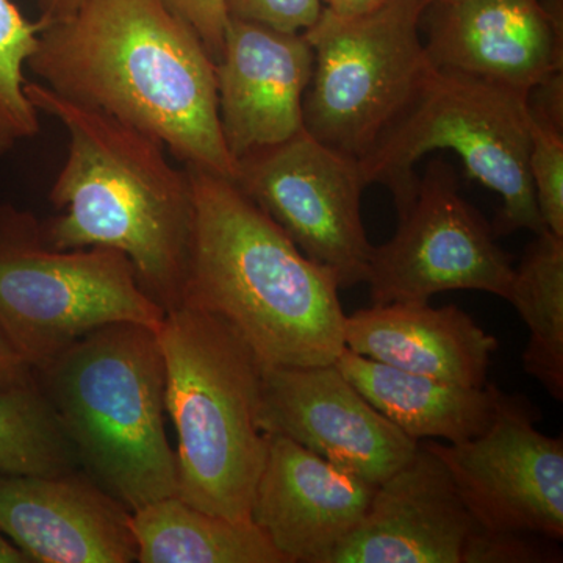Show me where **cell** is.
Masks as SVG:
<instances>
[{
  "label": "cell",
  "instance_id": "cell-1",
  "mask_svg": "<svg viewBox=\"0 0 563 563\" xmlns=\"http://www.w3.org/2000/svg\"><path fill=\"white\" fill-rule=\"evenodd\" d=\"M214 65L198 33L162 0H85L43 24L27 68L55 95L154 136L185 165L233 180Z\"/></svg>",
  "mask_w": 563,
  "mask_h": 563
},
{
  "label": "cell",
  "instance_id": "cell-2",
  "mask_svg": "<svg viewBox=\"0 0 563 563\" xmlns=\"http://www.w3.org/2000/svg\"><path fill=\"white\" fill-rule=\"evenodd\" d=\"M38 111L60 121L68 157L51 190L60 217L43 224L57 250L107 247L124 254L165 312L177 309L195 229L190 174L176 168L161 141L27 81Z\"/></svg>",
  "mask_w": 563,
  "mask_h": 563
},
{
  "label": "cell",
  "instance_id": "cell-3",
  "mask_svg": "<svg viewBox=\"0 0 563 563\" xmlns=\"http://www.w3.org/2000/svg\"><path fill=\"white\" fill-rule=\"evenodd\" d=\"M195 229L180 306L217 314L265 366L331 365L344 350L340 285L235 181L185 165Z\"/></svg>",
  "mask_w": 563,
  "mask_h": 563
},
{
  "label": "cell",
  "instance_id": "cell-4",
  "mask_svg": "<svg viewBox=\"0 0 563 563\" xmlns=\"http://www.w3.org/2000/svg\"><path fill=\"white\" fill-rule=\"evenodd\" d=\"M35 377L79 465L103 490L131 512L177 496L157 328L101 325L36 369Z\"/></svg>",
  "mask_w": 563,
  "mask_h": 563
},
{
  "label": "cell",
  "instance_id": "cell-5",
  "mask_svg": "<svg viewBox=\"0 0 563 563\" xmlns=\"http://www.w3.org/2000/svg\"><path fill=\"white\" fill-rule=\"evenodd\" d=\"M165 407L177 433V496L206 512L251 520L268 433L261 412L263 363L217 314L179 306L157 328Z\"/></svg>",
  "mask_w": 563,
  "mask_h": 563
},
{
  "label": "cell",
  "instance_id": "cell-6",
  "mask_svg": "<svg viewBox=\"0 0 563 563\" xmlns=\"http://www.w3.org/2000/svg\"><path fill=\"white\" fill-rule=\"evenodd\" d=\"M529 92L433 69L415 101L361 163L366 185H385L396 209L412 201L415 163L429 152L450 150L466 173L501 196L495 233L547 231L537 207L529 151Z\"/></svg>",
  "mask_w": 563,
  "mask_h": 563
},
{
  "label": "cell",
  "instance_id": "cell-7",
  "mask_svg": "<svg viewBox=\"0 0 563 563\" xmlns=\"http://www.w3.org/2000/svg\"><path fill=\"white\" fill-rule=\"evenodd\" d=\"M165 314L121 252L57 250L32 213L0 206V331L33 372L101 325Z\"/></svg>",
  "mask_w": 563,
  "mask_h": 563
},
{
  "label": "cell",
  "instance_id": "cell-8",
  "mask_svg": "<svg viewBox=\"0 0 563 563\" xmlns=\"http://www.w3.org/2000/svg\"><path fill=\"white\" fill-rule=\"evenodd\" d=\"M431 0H385L355 16L322 9L303 32L313 74L303 98V129L361 162L415 101L435 69L420 24Z\"/></svg>",
  "mask_w": 563,
  "mask_h": 563
},
{
  "label": "cell",
  "instance_id": "cell-9",
  "mask_svg": "<svg viewBox=\"0 0 563 563\" xmlns=\"http://www.w3.org/2000/svg\"><path fill=\"white\" fill-rule=\"evenodd\" d=\"M398 231L374 246L368 284L373 303L429 302L453 290L490 292L509 301L512 257L459 192L450 163L435 158L418 179L412 201L398 210Z\"/></svg>",
  "mask_w": 563,
  "mask_h": 563
},
{
  "label": "cell",
  "instance_id": "cell-10",
  "mask_svg": "<svg viewBox=\"0 0 563 563\" xmlns=\"http://www.w3.org/2000/svg\"><path fill=\"white\" fill-rule=\"evenodd\" d=\"M233 181L340 288L366 280L374 246L362 222L361 163L302 131L236 161Z\"/></svg>",
  "mask_w": 563,
  "mask_h": 563
},
{
  "label": "cell",
  "instance_id": "cell-11",
  "mask_svg": "<svg viewBox=\"0 0 563 563\" xmlns=\"http://www.w3.org/2000/svg\"><path fill=\"white\" fill-rule=\"evenodd\" d=\"M539 420L523 395L498 390L495 415L481 435L424 446L444 463L481 529L561 543L563 440L540 432Z\"/></svg>",
  "mask_w": 563,
  "mask_h": 563
},
{
  "label": "cell",
  "instance_id": "cell-12",
  "mask_svg": "<svg viewBox=\"0 0 563 563\" xmlns=\"http://www.w3.org/2000/svg\"><path fill=\"white\" fill-rule=\"evenodd\" d=\"M258 420L268 435L287 437L374 485L420 448L366 401L335 363L263 365Z\"/></svg>",
  "mask_w": 563,
  "mask_h": 563
},
{
  "label": "cell",
  "instance_id": "cell-13",
  "mask_svg": "<svg viewBox=\"0 0 563 563\" xmlns=\"http://www.w3.org/2000/svg\"><path fill=\"white\" fill-rule=\"evenodd\" d=\"M313 62L303 33L229 18L214 73L222 135L235 161L306 131Z\"/></svg>",
  "mask_w": 563,
  "mask_h": 563
},
{
  "label": "cell",
  "instance_id": "cell-14",
  "mask_svg": "<svg viewBox=\"0 0 563 563\" xmlns=\"http://www.w3.org/2000/svg\"><path fill=\"white\" fill-rule=\"evenodd\" d=\"M377 485L307 450L268 435L251 521L287 563H329L355 531Z\"/></svg>",
  "mask_w": 563,
  "mask_h": 563
},
{
  "label": "cell",
  "instance_id": "cell-15",
  "mask_svg": "<svg viewBox=\"0 0 563 563\" xmlns=\"http://www.w3.org/2000/svg\"><path fill=\"white\" fill-rule=\"evenodd\" d=\"M131 510L85 472L0 474V533L31 562L132 563Z\"/></svg>",
  "mask_w": 563,
  "mask_h": 563
},
{
  "label": "cell",
  "instance_id": "cell-16",
  "mask_svg": "<svg viewBox=\"0 0 563 563\" xmlns=\"http://www.w3.org/2000/svg\"><path fill=\"white\" fill-rule=\"evenodd\" d=\"M481 531L444 463L420 442L377 485L368 510L329 563H465Z\"/></svg>",
  "mask_w": 563,
  "mask_h": 563
},
{
  "label": "cell",
  "instance_id": "cell-17",
  "mask_svg": "<svg viewBox=\"0 0 563 563\" xmlns=\"http://www.w3.org/2000/svg\"><path fill=\"white\" fill-rule=\"evenodd\" d=\"M424 46L435 68L529 92L562 73V18L540 0L432 3Z\"/></svg>",
  "mask_w": 563,
  "mask_h": 563
},
{
  "label": "cell",
  "instance_id": "cell-18",
  "mask_svg": "<svg viewBox=\"0 0 563 563\" xmlns=\"http://www.w3.org/2000/svg\"><path fill=\"white\" fill-rule=\"evenodd\" d=\"M498 340L455 306L391 302L344 318V347L421 376L466 387L488 384Z\"/></svg>",
  "mask_w": 563,
  "mask_h": 563
},
{
  "label": "cell",
  "instance_id": "cell-19",
  "mask_svg": "<svg viewBox=\"0 0 563 563\" xmlns=\"http://www.w3.org/2000/svg\"><path fill=\"white\" fill-rule=\"evenodd\" d=\"M340 372L384 417L410 439L462 443L490 426L499 388L466 387L421 376L363 357L344 347L335 361Z\"/></svg>",
  "mask_w": 563,
  "mask_h": 563
},
{
  "label": "cell",
  "instance_id": "cell-20",
  "mask_svg": "<svg viewBox=\"0 0 563 563\" xmlns=\"http://www.w3.org/2000/svg\"><path fill=\"white\" fill-rule=\"evenodd\" d=\"M141 563H287L251 520H231L181 501L158 499L132 510Z\"/></svg>",
  "mask_w": 563,
  "mask_h": 563
},
{
  "label": "cell",
  "instance_id": "cell-21",
  "mask_svg": "<svg viewBox=\"0 0 563 563\" xmlns=\"http://www.w3.org/2000/svg\"><path fill=\"white\" fill-rule=\"evenodd\" d=\"M509 302L528 325L525 372L563 399V239L537 233L515 269Z\"/></svg>",
  "mask_w": 563,
  "mask_h": 563
},
{
  "label": "cell",
  "instance_id": "cell-22",
  "mask_svg": "<svg viewBox=\"0 0 563 563\" xmlns=\"http://www.w3.org/2000/svg\"><path fill=\"white\" fill-rule=\"evenodd\" d=\"M79 466L36 377L0 388V474L55 476Z\"/></svg>",
  "mask_w": 563,
  "mask_h": 563
},
{
  "label": "cell",
  "instance_id": "cell-23",
  "mask_svg": "<svg viewBox=\"0 0 563 563\" xmlns=\"http://www.w3.org/2000/svg\"><path fill=\"white\" fill-rule=\"evenodd\" d=\"M41 29L13 0H0V155L40 132V111L25 92L24 68L38 46Z\"/></svg>",
  "mask_w": 563,
  "mask_h": 563
},
{
  "label": "cell",
  "instance_id": "cell-24",
  "mask_svg": "<svg viewBox=\"0 0 563 563\" xmlns=\"http://www.w3.org/2000/svg\"><path fill=\"white\" fill-rule=\"evenodd\" d=\"M531 124V172L544 229L563 239V103L528 98Z\"/></svg>",
  "mask_w": 563,
  "mask_h": 563
},
{
  "label": "cell",
  "instance_id": "cell-25",
  "mask_svg": "<svg viewBox=\"0 0 563 563\" xmlns=\"http://www.w3.org/2000/svg\"><path fill=\"white\" fill-rule=\"evenodd\" d=\"M559 542L521 533H493L481 529L470 543L465 563L561 562Z\"/></svg>",
  "mask_w": 563,
  "mask_h": 563
},
{
  "label": "cell",
  "instance_id": "cell-26",
  "mask_svg": "<svg viewBox=\"0 0 563 563\" xmlns=\"http://www.w3.org/2000/svg\"><path fill=\"white\" fill-rule=\"evenodd\" d=\"M229 18L276 31L303 33L320 18L321 0H224Z\"/></svg>",
  "mask_w": 563,
  "mask_h": 563
},
{
  "label": "cell",
  "instance_id": "cell-27",
  "mask_svg": "<svg viewBox=\"0 0 563 563\" xmlns=\"http://www.w3.org/2000/svg\"><path fill=\"white\" fill-rule=\"evenodd\" d=\"M169 10L198 33L214 63L224 46L229 14L224 0H162Z\"/></svg>",
  "mask_w": 563,
  "mask_h": 563
},
{
  "label": "cell",
  "instance_id": "cell-28",
  "mask_svg": "<svg viewBox=\"0 0 563 563\" xmlns=\"http://www.w3.org/2000/svg\"><path fill=\"white\" fill-rule=\"evenodd\" d=\"M33 380H35V372L32 366L18 354L0 331V388L24 385Z\"/></svg>",
  "mask_w": 563,
  "mask_h": 563
},
{
  "label": "cell",
  "instance_id": "cell-29",
  "mask_svg": "<svg viewBox=\"0 0 563 563\" xmlns=\"http://www.w3.org/2000/svg\"><path fill=\"white\" fill-rule=\"evenodd\" d=\"M85 0H38L40 22L49 24V22L68 18L74 11L79 9Z\"/></svg>",
  "mask_w": 563,
  "mask_h": 563
},
{
  "label": "cell",
  "instance_id": "cell-30",
  "mask_svg": "<svg viewBox=\"0 0 563 563\" xmlns=\"http://www.w3.org/2000/svg\"><path fill=\"white\" fill-rule=\"evenodd\" d=\"M325 9L342 16H355L383 5L385 0H321Z\"/></svg>",
  "mask_w": 563,
  "mask_h": 563
},
{
  "label": "cell",
  "instance_id": "cell-31",
  "mask_svg": "<svg viewBox=\"0 0 563 563\" xmlns=\"http://www.w3.org/2000/svg\"><path fill=\"white\" fill-rule=\"evenodd\" d=\"M27 558L0 533V563H29Z\"/></svg>",
  "mask_w": 563,
  "mask_h": 563
},
{
  "label": "cell",
  "instance_id": "cell-32",
  "mask_svg": "<svg viewBox=\"0 0 563 563\" xmlns=\"http://www.w3.org/2000/svg\"><path fill=\"white\" fill-rule=\"evenodd\" d=\"M432 3H450L455 2V0H431Z\"/></svg>",
  "mask_w": 563,
  "mask_h": 563
}]
</instances>
